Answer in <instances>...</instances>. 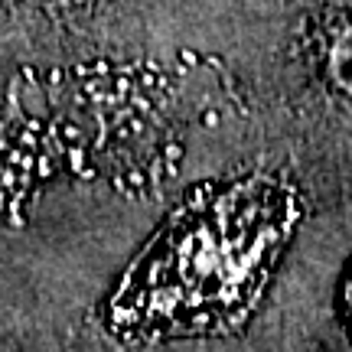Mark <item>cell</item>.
Returning <instances> with one entry per match:
<instances>
[{"mask_svg":"<svg viewBox=\"0 0 352 352\" xmlns=\"http://www.w3.org/2000/svg\"><path fill=\"white\" fill-rule=\"evenodd\" d=\"M297 199L274 176H252L186 206L140 254L114 297V320L140 333L209 329L261 294L297 222Z\"/></svg>","mask_w":352,"mask_h":352,"instance_id":"cell-1","label":"cell"}]
</instances>
